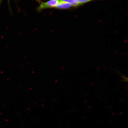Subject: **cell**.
<instances>
[{
  "mask_svg": "<svg viewBox=\"0 0 128 128\" xmlns=\"http://www.w3.org/2000/svg\"><path fill=\"white\" fill-rule=\"evenodd\" d=\"M60 1V0H50L45 2H42L37 8V10L39 11L44 9L55 8Z\"/></svg>",
  "mask_w": 128,
  "mask_h": 128,
  "instance_id": "obj_1",
  "label": "cell"
},
{
  "mask_svg": "<svg viewBox=\"0 0 128 128\" xmlns=\"http://www.w3.org/2000/svg\"><path fill=\"white\" fill-rule=\"evenodd\" d=\"M1 0H0V4H1Z\"/></svg>",
  "mask_w": 128,
  "mask_h": 128,
  "instance_id": "obj_5",
  "label": "cell"
},
{
  "mask_svg": "<svg viewBox=\"0 0 128 128\" xmlns=\"http://www.w3.org/2000/svg\"><path fill=\"white\" fill-rule=\"evenodd\" d=\"M63 1L67 2L70 3L72 7H77L80 6L77 3L75 2L74 0H60Z\"/></svg>",
  "mask_w": 128,
  "mask_h": 128,
  "instance_id": "obj_3",
  "label": "cell"
},
{
  "mask_svg": "<svg viewBox=\"0 0 128 128\" xmlns=\"http://www.w3.org/2000/svg\"><path fill=\"white\" fill-rule=\"evenodd\" d=\"M72 7L70 3L60 0L55 8L60 9H69Z\"/></svg>",
  "mask_w": 128,
  "mask_h": 128,
  "instance_id": "obj_2",
  "label": "cell"
},
{
  "mask_svg": "<svg viewBox=\"0 0 128 128\" xmlns=\"http://www.w3.org/2000/svg\"><path fill=\"white\" fill-rule=\"evenodd\" d=\"M101 0H74L75 1L81 6L84 4L92 1Z\"/></svg>",
  "mask_w": 128,
  "mask_h": 128,
  "instance_id": "obj_4",
  "label": "cell"
}]
</instances>
